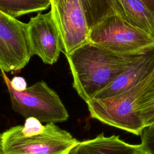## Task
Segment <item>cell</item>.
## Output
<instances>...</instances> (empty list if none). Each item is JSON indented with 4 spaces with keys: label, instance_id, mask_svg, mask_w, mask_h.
Here are the masks:
<instances>
[{
    "label": "cell",
    "instance_id": "cell-1",
    "mask_svg": "<svg viewBox=\"0 0 154 154\" xmlns=\"http://www.w3.org/2000/svg\"><path fill=\"white\" fill-rule=\"evenodd\" d=\"M149 49L123 54L88 42L66 55L73 76V87L87 102Z\"/></svg>",
    "mask_w": 154,
    "mask_h": 154
},
{
    "label": "cell",
    "instance_id": "cell-2",
    "mask_svg": "<svg viewBox=\"0 0 154 154\" xmlns=\"http://www.w3.org/2000/svg\"><path fill=\"white\" fill-rule=\"evenodd\" d=\"M154 79V71L129 90L103 99H91L87 103L90 117L111 126L137 135L144 128L137 114L138 98Z\"/></svg>",
    "mask_w": 154,
    "mask_h": 154
},
{
    "label": "cell",
    "instance_id": "cell-12",
    "mask_svg": "<svg viewBox=\"0 0 154 154\" xmlns=\"http://www.w3.org/2000/svg\"><path fill=\"white\" fill-rule=\"evenodd\" d=\"M90 31L108 16L117 14L113 0H79Z\"/></svg>",
    "mask_w": 154,
    "mask_h": 154
},
{
    "label": "cell",
    "instance_id": "cell-10",
    "mask_svg": "<svg viewBox=\"0 0 154 154\" xmlns=\"http://www.w3.org/2000/svg\"><path fill=\"white\" fill-rule=\"evenodd\" d=\"M140 144L128 143L118 135L102 133L94 138L79 141L67 154H141Z\"/></svg>",
    "mask_w": 154,
    "mask_h": 154
},
{
    "label": "cell",
    "instance_id": "cell-8",
    "mask_svg": "<svg viewBox=\"0 0 154 154\" xmlns=\"http://www.w3.org/2000/svg\"><path fill=\"white\" fill-rule=\"evenodd\" d=\"M27 29L31 56L37 55L45 64L56 63L63 52V43L52 11L38 12L30 19Z\"/></svg>",
    "mask_w": 154,
    "mask_h": 154
},
{
    "label": "cell",
    "instance_id": "cell-18",
    "mask_svg": "<svg viewBox=\"0 0 154 154\" xmlns=\"http://www.w3.org/2000/svg\"><path fill=\"white\" fill-rule=\"evenodd\" d=\"M150 11L154 13V0H140Z\"/></svg>",
    "mask_w": 154,
    "mask_h": 154
},
{
    "label": "cell",
    "instance_id": "cell-6",
    "mask_svg": "<svg viewBox=\"0 0 154 154\" xmlns=\"http://www.w3.org/2000/svg\"><path fill=\"white\" fill-rule=\"evenodd\" d=\"M31 57L27 23L0 11L1 70H19L28 64Z\"/></svg>",
    "mask_w": 154,
    "mask_h": 154
},
{
    "label": "cell",
    "instance_id": "cell-13",
    "mask_svg": "<svg viewBox=\"0 0 154 154\" xmlns=\"http://www.w3.org/2000/svg\"><path fill=\"white\" fill-rule=\"evenodd\" d=\"M51 0H0V11L13 17L45 10Z\"/></svg>",
    "mask_w": 154,
    "mask_h": 154
},
{
    "label": "cell",
    "instance_id": "cell-7",
    "mask_svg": "<svg viewBox=\"0 0 154 154\" xmlns=\"http://www.w3.org/2000/svg\"><path fill=\"white\" fill-rule=\"evenodd\" d=\"M51 2V11L62 40L63 53L66 56L89 42L90 29L79 0Z\"/></svg>",
    "mask_w": 154,
    "mask_h": 154
},
{
    "label": "cell",
    "instance_id": "cell-17",
    "mask_svg": "<svg viewBox=\"0 0 154 154\" xmlns=\"http://www.w3.org/2000/svg\"><path fill=\"white\" fill-rule=\"evenodd\" d=\"M11 87L17 91H23L27 88V83L24 78L14 76L10 80Z\"/></svg>",
    "mask_w": 154,
    "mask_h": 154
},
{
    "label": "cell",
    "instance_id": "cell-11",
    "mask_svg": "<svg viewBox=\"0 0 154 154\" xmlns=\"http://www.w3.org/2000/svg\"><path fill=\"white\" fill-rule=\"evenodd\" d=\"M117 14L154 37V13L140 0H113Z\"/></svg>",
    "mask_w": 154,
    "mask_h": 154
},
{
    "label": "cell",
    "instance_id": "cell-16",
    "mask_svg": "<svg viewBox=\"0 0 154 154\" xmlns=\"http://www.w3.org/2000/svg\"><path fill=\"white\" fill-rule=\"evenodd\" d=\"M21 131L25 135H33L42 132L45 129V125L35 117L26 119L24 125H20Z\"/></svg>",
    "mask_w": 154,
    "mask_h": 154
},
{
    "label": "cell",
    "instance_id": "cell-4",
    "mask_svg": "<svg viewBox=\"0 0 154 154\" xmlns=\"http://www.w3.org/2000/svg\"><path fill=\"white\" fill-rule=\"evenodd\" d=\"M2 76L7 85L11 107L25 118L35 117L41 122L58 123L66 121L69 113L58 94L43 81L17 91L11 86L10 79L4 71Z\"/></svg>",
    "mask_w": 154,
    "mask_h": 154
},
{
    "label": "cell",
    "instance_id": "cell-14",
    "mask_svg": "<svg viewBox=\"0 0 154 154\" xmlns=\"http://www.w3.org/2000/svg\"><path fill=\"white\" fill-rule=\"evenodd\" d=\"M136 109L144 128L154 123V79L138 98Z\"/></svg>",
    "mask_w": 154,
    "mask_h": 154
},
{
    "label": "cell",
    "instance_id": "cell-9",
    "mask_svg": "<svg viewBox=\"0 0 154 154\" xmlns=\"http://www.w3.org/2000/svg\"><path fill=\"white\" fill-rule=\"evenodd\" d=\"M153 71L154 46L107 87L98 92L93 99H103L120 94L138 84Z\"/></svg>",
    "mask_w": 154,
    "mask_h": 154
},
{
    "label": "cell",
    "instance_id": "cell-19",
    "mask_svg": "<svg viewBox=\"0 0 154 154\" xmlns=\"http://www.w3.org/2000/svg\"><path fill=\"white\" fill-rule=\"evenodd\" d=\"M0 154H2V151H1V139H0Z\"/></svg>",
    "mask_w": 154,
    "mask_h": 154
},
{
    "label": "cell",
    "instance_id": "cell-15",
    "mask_svg": "<svg viewBox=\"0 0 154 154\" xmlns=\"http://www.w3.org/2000/svg\"><path fill=\"white\" fill-rule=\"evenodd\" d=\"M141 151L144 154H154V123L145 127L140 135Z\"/></svg>",
    "mask_w": 154,
    "mask_h": 154
},
{
    "label": "cell",
    "instance_id": "cell-3",
    "mask_svg": "<svg viewBox=\"0 0 154 154\" xmlns=\"http://www.w3.org/2000/svg\"><path fill=\"white\" fill-rule=\"evenodd\" d=\"M0 139L2 154H67L79 142L54 123L33 135L23 134L20 125L12 126L0 134Z\"/></svg>",
    "mask_w": 154,
    "mask_h": 154
},
{
    "label": "cell",
    "instance_id": "cell-5",
    "mask_svg": "<svg viewBox=\"0 0 154 154\" xmlns=\"http://www.w3.org/2000/svg\"><path fill=\"white\" fill-rule=\"evenodd\" d=\"M89 42L112 52L128 54L146 51L154 46V37L130 25L119 15L107 17L93 28Z\"/></svg>",
    "mask_w": 154,
    "mask_h": 154
},
{
    "label": "cell",
    "instance_id": "cell-20",
    "mask_svg": "<svg viewBox=\"0 0 154 154\" xmlns=\"http://www.w3.org/2000/svg\"><path fill=\"white\" fill-rule=\"evenodd\" d=\"M141 154H144V153H143V152H142V153H141Z\"/></svg>",
    "mask_w": 154,
    "mask_h": 154
}]
</instances>
